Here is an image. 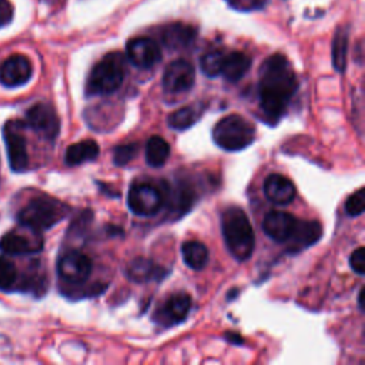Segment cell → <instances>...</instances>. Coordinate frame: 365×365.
<instances>
[{"mask_svg":"<svg viewBox=\"0 0 365 365\" xmlns=\"http://www.w3.org/2000/svg\"><path fill=\"white\" fill-rule=\"evenodd\" d=\"M297 88V74L285 56L272 54L261 64L258 81L259 106L272 123L281 118Z\"/></svg>","mask_w":365,"mask_h":365,"instance_id":"1","label":"cell"},{"mask_svg":"<svg viewBox=\"0 0 365 365\" xmlns=\"http://www.w3.org/2000/svg\"><path fill=\"white\" fill-rule=\"evenodd\" d=\"M221 231L230 254L237 261H245L252 255L255 235L247 214L241 208L230 207L222 212Z\"/></svg>","mask_w":365,"mask_h":365,"instance_id":"2","label":"cell"},{"mask_svg":"<svg viewBox=\"0 0 365 365\" xmlns=\"http://www.w3.org/2000/svg\"><path fill=\"white\" fill-rule=\"evenodd\" d=\"M70 207L50 195H38L31 198L19 212L17 221L21 227L34 231L48 230L67 217Z\"/></svg>","mask_w":365,"mask_h":365,"instance_id":"3","label":"cell"},{"mask_svg":"<svg viewBox=\"0 0 365 365\" xmlns=\"http://www.w3.org/2000/svg\"><path fill=\"white\" fill-rule=\"evenodd\" d=\"M125 76V58L121 53L113 51L106 54L91 68L87 83V96H106L117 91Z\"/></svg>","mask_w":365,"mask_h":365,"instance_id":"4","label":"cell"},{"mask_svg":"<svg viewBox=\"0 0 365 365\" xmlns=\"http://www.w3.org/2000/svg\"><path fill=\"white\" fill-rule=\"evenodd\" d=\"M212 138L218 147L227 151H240L255 138V127L238 114L222 117L212 130Z\"/></svg>","mask_w":365,"mask_h":365,"instance_id":"5","label":"cell"},{"mask_svg":"<svg viewBox=\"0 0 365 365\" xmlns=\"http://www.w3.org/2000/svg\"><path fill=\"white\" fill-rule=\"evenodd\" d=\"M128 207L140 217H153L164 205V192L150 182H135L128 191Z\"/></svg>","mask_w":365,"mask_h":365,"instance_id":"6","label":"cell"},{"mask_svg":"<svg viewBox=\"0 0 365 365\" xmlns=\"http://www.w3.org/2000/svg\"><path fill=\"white\" fill-rule=\"evenodd\" d=\"M27 125L47 140H56L60 131V120L54 107L48 103H37L26 113Z\"/></svg>","mask_w":365,"mask_h":365,"instance_id":"7","label":"cell"},{"mask_svg":"<svg viewBox=\"0 0 365 365\" xmlns=\"http://www.w3.org/2000/svg\"><path fill=\"white\" fill-rule=\"evenodd\" d=\"M91 259L80 251H67L57 261L58 277L68 284L84 282L91 272Z\"/></svg>","mask_w":365,"mask_h":365,"instance_id":"8","label":"cell"},{"mask_svg":"<svg viewBox=\"0 0 365 365\" xmlns=\"http://www.w3.org/2000/svg\"><path fill=\"white\" fill-rule=\"evenodd\" d=\"M4 143L7 147V157L10 168L16 173H23L29 167V154L24 135L20 133V125L14 121H9L3 128Z\"/></svg>","mask_w":365,"mask_h":365,"instance_id":"9","label":"cell"},{"mask_svg":"<svg viewBox=\"0 0 365 365\" xmlns=\"http://www.w3.org/2000/svg\"><path fill=\"white\" fill-rule=\"evenodd\" d=\"M195 80V71L190 61L178 58L171 61L163 74V88L171 94L187 93Z\"/></svg>","mask_w":365,"mask_h":365,"instance_id":"10","label":"cell"},{"mask_svg":"<svg viewBox=\"0 0 365 365\" xmlns=\"http://www.w3.org/2000/svg\"><path fill=\"white\" fill-rule=\"evenodd\" d=\"M125 50L130 63L138 68H151L161 60L160 46L150 37L131 38Z\"/></svg>","mask_w":365,"mask_h":365,"instance_id":"11","label":"cell"},{"mask_svg":"<svg viewBox=\"0 0 365 365\" xmlns=\"http://www.w3.org/2000/svg\"><path fill=\"white\" fill-rule=\"evenodd\" d=\"M43 248V237L40 231L30 230V234H23L16 230L6 232L0 240V250L6 254L21 255L38 252Z\"/></svg>","mask_w":365,"mask_h":365,"instance_id":"12","label":"cell"},{"mask_svg":"<svg viewBox=\"0 0 365 365\" xmlns=\"http://www.w3.org/2000/svg\"><path fill=\"white\" fill-rule=\"evenodd\" d=\"M31 63L23 54H13L0 64V83L10 88L26 84L31 78Z\"/></svg>","mask_w":365,"mask_h":365,"instance_id":"13","label":"cell"},{"mask_svg":"<svg viewBox=\"0 0 365 365\" xmlns=\"http://www.w3.org/2000/svg\"><path fill=\"white\" fill-rule=\"evenodd\" d=\"M297 218L284 211H269L262 220L264 232L277 242H287L294 231Z\"/></svg>","mask_w":365,"mask_h":365,"instance_id":"14","label":"cell"},{"mask_svg":"<svg viewBox=\"0 0 365 365\" xmlns=\"http://www.w3.org/2000/svg\"><path fill=\"white\" fill-rule=\"evenodd\" d=\"M265 197L277 205H287L294 201L297 190L289 178L282 174H269L264 181Z\"/></svg>","mask_w":365,"mask_h":365,"instance_id":"15","label":"cell"},{"mask_svg":"<svg viewBox=\"0 0 365 365\" xmlns=\"http://www.w3.org/2000/svg\"><path fill=\"white\" fill-rule=\"evenodd\" d=\"M195 27L185 23H171L164 26L160 31L161 43L171 50L188 47L195 40Z\"/></svg>","mask_w":365,"mask_h":365,"instance_id":"16","label":"cell"},{"mask_svg":"<svg viewBox=\"0 0 365 365\" xmlns=\"http://www.w3.org/2000/svg\"><path fill=\"white\" fill-rule=\"evenodd\" d=\"M322 235V227L318 221L297 220L294 231L287 242H291L289 248L292 251H301L302 248L311 247Z\"/></svg>","mask_w":365,"mask_h":365,"instance_id":"17","label":"cell"},{"mask_svg":"<svg viewBox=\"0 0 365 365\" xmlns=\"http://www.w3.org/2000/svg\"><path fill=\"white\" fill-rule=\"evenodd\" d=\"M191 309V297L187 292H175L164 302L161 308V321L167 325L185 319Z\"/></svg>","mask_w":365,"mask_h":365,"instance_id":"18","label":"cell"},{"mask_svg":"<svg viewBox=\"0 0 365 365\" xmlns=\"http://www.w3.org/2000/svg\"><path fill=\"white\" fill-rule=\"evenodd\" d=\"M251 67V58L241 51H231L224 56L221 74L227 81L237 83Z\"/></svg>","mask_w":365,"mask_h":365,"instance_id":"19","label":"cell"},{"mask_svg":"<svg viewBox=\"0 0 365 365\" xmlns=\"http://www.w3.org/2000/svg\"><path fill=\"white\" fill-rule=\"evenodd\" d=\"M98 144L94 140H83L67 147L64 160L68 165H80L98 157Z\"/></svg>","mask_w":365,"mask_h":365,"instance_id":"20","label":"cell"},{"mask_svg":"<svg viewBox=\"0 0 365 365\" xmlns=\"http://www.w3.org/2000/svg\"><path fill=\"white\" fill-rule=\"evenodd\" d=\"M181 255L184 262L192 269H202L208 261V248L195 240L185 241L181 245Z\"/></svg>","mask_w":365,"mask_h":365,"instance_id":"21","label":"cell"},{"mask_svg":"<svg viewBox=\"0 0 365 365\" xmlns=\"http://www.w3.org/2000/svg\"><path fill=\"white\" fill-rule=\"evenodd\" d=\"M127 277L134 281V282H145V281H150L153 278H160V272H161V268H157L154 265V262L148 258H143V257H138L135 259H133L128 265H127Z\"/></svg>","mask_w":365,"mask_h":365,"instance_id":"22","label":"cell"},{"mask_svg":"<svg viewBox=\"0 0 365 365\" xmlns=\"http://www.w3.org/2000/svg\"><path fill=\"white\" fill-rule=\"evenodd\" d=\"M170 155V144L160 135H151L145 144L147 164L158 168L165 164Z\"/></svg>","mask_w":365,"mask_h":365,"instance_id":"23","label":"cell"},{"mask_svg":"<svg viewBox=\"0 0 365 365\" xmlns=\"http://www.w3.org/2000/svg\"><path fill=\"white\" fill-rule=\"evenodd\" d=\"M198 118H200V113L197 111V108L194 106H185V107H181V108L173 111L168 115L167 123L174 130H187Z\"/></svg>","mask_w":365,"mask_h":365,"instance_id":"24","label":"cell"},{"mask_svg":"<svg viewBox=\"0 0 365 365\" xmlns=\"http://www.w3.org/2000/svg\"><path fill=\"white\" fill-rule=\"evenodd\" d=\"M346 53H348V34L345 29H339L332 43V63L335 70L339 73H344L346 67Z\"/></svg>","mask_w":365,"mask_h":365,"instance_id":"25","label":"cell"},{"mask_svg":"<svg viewBox=\"0 0 365 365\" xmlns=\"http://www.w3.org/2000/svg\"><path fill=\"white\" fill-rule=\"evenodd\" d=\"M224 56L225 54L218 51V50H212V51L205 53L200 60V66H201L202 73L208 77H217L218 74H221Z\"/></svg>","mask_w":365,"mask_h":365,"instance_id":"26","label":"cell"},{"mask_svg":"<svg viewBox=\"0 0 365 365\" xmlns=\"http://www.w3.org/2000/svg\"><path fill=\"white\" fill-rule=\"evenodd\" d=\"M17 279V269L14 264L4 257H0V289H10Z\"/></svg>","mask_w":365,"mask_h":365,"instance_id":"27","label":"cell"},{"mask_svg":"<svg viewBox=\"0 0 365 365\" xmlns=\"http://www.w3.org/2000/svg\"><path fill=\"white\" fill-rule=\"evenodd\" d=\"M138 153V144L130 143V144H120L114 147L113 151V161L115 165H125L128 164Z\"/></svg>","mask_w":365,"mask_h":365,"instance_id":"28","label":"cell"},{"mask_svg":"<svg viewBox=\"0 0 365 365\" xmlns=\"http://www.w3.org/2000/svg\"><path fill=\"white\" fill-rule=\"evenodd\" d=\"M365 210V191L364 188L351 194L345 201V211L351 217H358Z\"/></svg>","mask_w":365,"mask_h":365,"instance_id":"29","label":"cell"},{"mask_svg":"<svg viewBox=\"0 0 365 365\" xmlns=\"http://www.w3.org/2000/svg\"><path fill=\"white\" fill-rule=\"evenodd\" d=\"M349 265L351 268L358 274L364 275L365 274V248L359 247L356 248L351 257H349Z\"/></svg>","mask_w":365,"mask_h":365,"instance_id":"30","label":"cell"},{"mask_svg":"<svg viewBox=\"0 0 365 365\" xmlns=\"http://www.w3.org/2000/svg\"><path fill=\"white\" fill-rule=\"evenodd\" d=\"M13 17V9L7 0H0V27L6 26Z\"/></svg>","mask_w":365,"mask_h":365,"instance_id":"31","label":"cell"},{"mask_svg":"<svg viewBox=\"0 0 365 365\" xmlns=\"http://www.w3.org/2000/svg\"><path fill=\"white\" fill-rule=\"evenodd\" d=\"M362 299H364V289L361 288V289H359V294H358V305H359V309H361V311L364 309V304H362Z\"/></svg>","mask_w":365,"mask_h":365,"instance_id":"32","label":"cell"}]
</instances>
